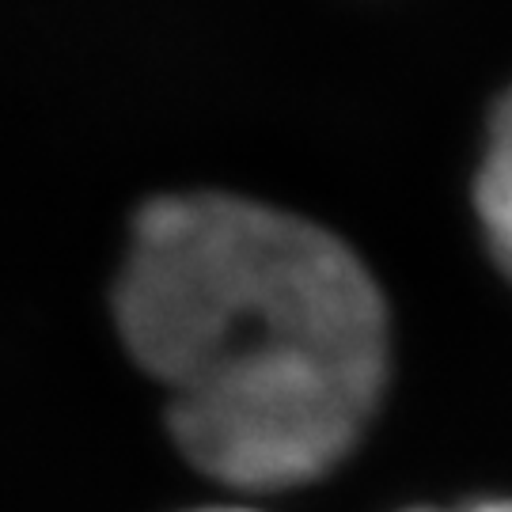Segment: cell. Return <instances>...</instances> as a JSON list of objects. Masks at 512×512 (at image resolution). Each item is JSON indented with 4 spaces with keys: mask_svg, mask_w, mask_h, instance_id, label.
Segmentation results:
<instances>
[{
    "mask_svg": "<svg viewBox=\"0 0 512 512\" xmlns=\"http://www.w3.org/2000/svg\"><path fill=\"white\" fill-rule=\"evenodd\" d=\"M133 361L167 387L183 456L236 490L330 475L387 384V308L368 266L311 220L236 194L141 209L114 281Z\"/></svg>",
    "mask_w": 512,
    "mask_h": 512,
    "instance_id": "1",
    "label": "cell"
},
{
    "mask_svg": "<svg viewBox=\"0 0 512 512\" xmlns=\"http://www.w3.org/2000/svg\"><path fill=\"white\" fill-rule=\"evenodd\" d=\"M475 205L497 266L512 277V92L497 103L475 183Z\"/></svg>",
    "mask_w": 512,
    "mask_h": 512,
    "instance_id": "2",
    "label": "cell"
},
{
    "mask_svg": "<svg viewBox=\"0 0 512 512\" xmlns=\"http://www.w3.org/2000/svg\"><path fill=\"white\" fill-rule=\"evenodd\" d=\"M418 512H437V509H418ZM459 512H512V501H482V505H467Z\"/></svg>",
    "mask_w": 512,
    "mask_h": 512,
    "instance_id": "3",
    "label": "cell"
},
{
    "mask_svg": "<svg viewBox=\"0 0 512 512\" xmlns=\"http://www.w3.org/2000/svg\"><path fill=\"white\" fill-rule=\"evenodd\" d=\"M205 512H255V509H205Z\"/></svg>",
    "mask_w": 512,
    "mask_h": 512,
    "instance_id": "4",
    "label": "cell"
}]
</instances>
